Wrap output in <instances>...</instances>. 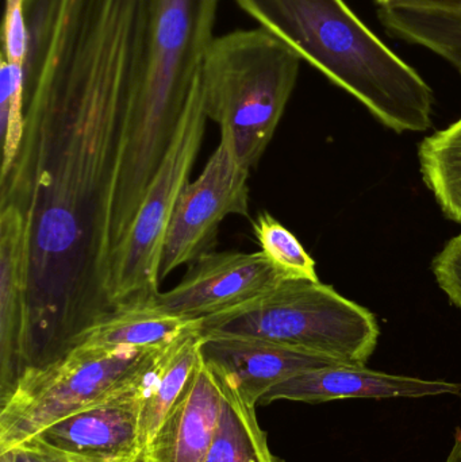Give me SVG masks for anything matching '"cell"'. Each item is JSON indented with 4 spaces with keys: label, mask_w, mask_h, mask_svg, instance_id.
<instances>
[{
    "label": "cell",
    "mask_w": 461,
    "mask_h": 462,
    "mask_svg": "<svg viewBox=\"0 0 461 462\" xmlns=\"http://www.w3.org/2000/svg\"><path fill=\"white\" fill-rule=\"evenodd\" d=\"M2 41V53L8 61L26 64L29 30L24 16L23 0H5Z\"/></svg>",
    "instance_id": "cell-20"
},
{
    "label": "cell",
    "mask_w": 461,
    "mask_h": 462,
    "mask_svg": "<svg viewBox=\"0 0 461 462\" xmlns=\"http://www.w3.org/2000/svg\"><path fill=\"white\" fill-rule=\"evenodd\" d=\"M207 119L199 75L170 148L149 184L129 230L111 255L107 282L111 307L126 299L160 293V265L165 236L179 198L189 183Z\"/></svg>",
    "instance_id": "cell-5"
},
{
    "label": "cell",
    "mask_w": 461,
    "mask_h": 462,
    "mask_svg": "<svg viewBox=\"0 0 461 462\" xmlns=\"http://www.w3.org/2000/svg\"><path fill=\"white\" fill-rule=\"evenodd\" d=\"M106 462H151L149 461L148 456H146L145 449L138 450L134 455L129 456V457L116 458L113 461Z\"/></svg>",
    "instance_id": "cell-25"
},
{
    "label": "cell",
    "mask_w": 461,
    "mask_h": 462,
    "mask_svg": "<svg viewBox=\"0 0 461 462\" xmlns=\"http://www.w3.org/2000/svg\"><path fill=\"white\" fill-rule=\"evenodd\" d=\"M0 462H14L13 449L0 453Z\"/></svg>",
    "instance_id": "cell-26"
},
{
    "label": "cell",
    "mask_w": 461,
    "mask_h": 462,
    "mask_svg": "<svg viewBox=\"0 0 461 462\" xmlns=\"http://www.w3.org/2000/svg\"><path fill=\"white\" fill-rule=\"evenodd\" d=\"M262 29L356 97L397 133L432 125V89L344 0H235Z\"/></svg>",
    "instance_id": "cell-1"
},
{
    "label": "cell",
    "mask_w": 461,
    "mask_h": 462,
    "mask_svg": "<svg viewBox=\"0 0 461 462\" xmlns=\"http://www.w3.org/2000/svg\"><path fill=\"white\" fill-rule=\"evenodd\" d=\"M26 106V70L24 65L8 61L0 54V137L2 168L5 175L15 162L24 133Z\"/></svg>",
    "instance_id": "cell-18"
},
{
    "label": "cell",
    "mask_w": 461,
    "mask_h": 462,
    "mask_svg": "<svg viewBox=\"0 0 461 462\" xmlns=\"http://www.w3.org/2000/svg\"><path fill=\"white\" fill-rule=\"evenodd\" d=\"M382 10L438 11L461 14V0H376Z\"/></svg>",
    "instance_id": "cell-23"
},
{
    "label": "cell",
    "mask_w": 461,
    "mask_h": 462,
    "mask_svg": "<svg viewBox=\"0 0 461 462\" xmlns=\"http://www.w3.org/2000/svg\"><path fill=\"white\" fill-rule=\"evenodd\" d=\"M461 384L446 380L390 374L371 371L365 365H333L297 374L268 391L260 406L273 402L327 403L344 399H421L460 395Z\"/></svg>",
    "instance_id": "cell-11"
},
{
    "label": "cell",
    "mask_w": 461,
    "mask_h": 462,
    "mask_svg": "<svg viewBox=\"0 0 461 462\" xmlns=\"http://www.w3.org/2000/svg\"><path fill=\"white\" fill-rule=\"evenodd\" d=\"M202 336L189 331L171 342L154 371L143 396L140 415V442L145 449L164 422L171 407L183 393L200 358Z\"/></svg>",
    "instance_id": "cell-14"
},
{
    "label": "cell",
    "mask_w": 461,
    "mask_h": 462,
    "mask_svg": "<svg viewBox=\"0 0 461 462\" xmlns=\"http://www.w3.org/2000/svg\"><path fill=\"white\" fill-rule=\"evenodd\" d=\"M379 16L390 34L430 49L461 75V14L383 10Z\"/></svg>",
    "instance_id": "cell-17"
},
{
    "label": "cell",
    "mask_w": 461,
    "mask_h": 462,
    "mask_svg": "<svg viewBox=\"0 0 461 462\" xmlns=\"http://www.w3.org/2000/svg\"><path fill=\"white\" fill-rule=\"evenodd\" d=\"M444 462H461V429L457 428L455 431L454 445L452 449L449 450Z\"/></svg>",
    "instance_id": "cell-24"
},
{
    "label": "cell",
    "mask_w": 461,
    "mask_h": 462,
    "mask_svg": "<svg viewBox=\"0 0 461 462\" xmlns=\"http://www.w3.org/2000/svg\"><path fill=\"white\" fill-rule=\"evenodd\" d=\"M214 374L224 399L218 428L203 462H286L271 450L267 433L257 420L256 406L248 403L232 383Z\"/></svg>",
    "instance_id": "cell-15"
},
{
    "label": "cell",
    "mask_w": 461,
    "mask_h": 462,
    "mask_svg": "<svg viewBox=\"0 0 461 462\" xmlns=\"http://www.w3.org/2000/svg\"><path fill=\"white\" fill-rule=\"evenodd\" d=\"M283 280L286 277L262 250L208 252L191 263L175 288L160 292L159 301L170 314L203 320L243 306Z\"/></svg>",
    "instance_id": "cell-7"
},
{
    "label": "cell",
    "mask_w": 461,
    "mask_h": 462,
    "mask_svg": "<svg viewBox=\"0 0 461 462\" xmlns=\"http://www.w3.org/2000/svg\"><path fill=\"white\" fill-rule=\"evenodd\" d=\"M419 157L425 184L441 210L461 225V118L425 138Z\"/></svg>",
    "instance_id": "cell-16"
},
{
    "label": "cell",
    "mask_w": 461,
    "mask_h": 462,
    "mask_svg": "<svg viewBox=\"0 0 461 462\" xmlns=\"http://www.w3.org/2000/svg\"><path fill=\"white\" fill-rule=\"evenodd\" d=\"M167 346L143 376L107 398L48 426L32 439L78 462L113 461L129 457L143 449L141 407L146 388Z\"/></svg>",
    "instance_id": "cell-8"
},
{
    "label": "cell",
    "mask_w": 461,
    "mask_h": 462,
    "mask_svg": "<svg viewBox=\"0 0 461 462\" xmlns=\"http://www.w3.org/2000/svg\"><path fill=\"white\" fill-rule=\"evenodd\" d=\"M13 452L14 462H78L37 439L22 442L18 447L13 448Z\"/></svg>",
    "instance_id": "cell-22"
},
{
    "label": "cell",
    "mask_w": 461,
    "mask_h": 462,
    "mask_svg": "<svg viewBox=\"0 0 461 462\" xmlns=\"http://www.w3.org/2000/svg\"><path fill=\"white\" fill-rule=\"evenodd\" d=\"M249 173L227 133L197 180L187 184L173 211L164 249L160 279L184 263H191L216 245L226 217L249 218Z\"/></svg>",
    "instance_id": "cell-6"
},
{
    "label": "cell",
    "mask_w": 461,
    "mask_h": 462,
    "mask_svg": "<svg viewBox=\"0 0 461 462\" xmlns=\"http://www.w3.org/2000/svg\"><path fill=\"white\" fill-rule=\"evenodd\" d=\"M30 246L18 208L0 206V398L30 366Z\"/></svg>",
    "instance_id": "cell-9"
},
{
    "label": "cell",
    "mask_w": 461,
    "mask_h": 462,
    "mask_svg": "<svg viewBox=\"0 0 461 462\" xmlns=\"http://www.w3.org/2000/svg\"><path fill=\"white\" fill-rule=\"evenodd\" d=\"M200 331V320L184 319L162 309L159 293L116 303L73 338L72 346L151 349ZM69 347V349H70Z\"/></svg>",
    "instance_id": "cell-13"
},
{
    "label": "cell",
    "mask_w": 461,
    "mask_h": 462,
    "mask_svg": "<svg viewBox=\"0 0 461 462\" xmlns=\"http://www.w3.org/2000/svg\"><path fill=\"white\" fill-rule=\"evenodd\" d=\"M433 273L449 300L461 309V233L436 255Z\"/></svg>",
    "instance_id": "cell-21"
},
{
    "label": "cell",
    "mask_w": 461,
    "mask_h": 462,
    "mask_svg": "<svg viewBox=\"0 0 461 462\" xmlns=\"http://www.w3.org/2000/svg\"><path fill=\"white\" fill-rule=\"evenodd\" d=\"M200 353L219 376L232 383L241 396L256 407L268 391L297 374L341 365L254 337L202 336Z\"/></svg>",
    "instance_id": "cell-10"
},
{
    "label": "cell",
    "mask_w": 461,
    "mask_h": 462,
    "mask_svg": "<svg viewBox=\"0 0 461 462\" xmlns=\"http://www.w3.org/2000/svg\"><path fill=\"white\" fill-rule=\"evenodd\" d=\"M202 336L254 337L346 365H365L379 326L373 312L330 285L286 279L256 299L200 320Z\"/></svg>",
    "instance_id": "cell-3"
},
{
    "label": "cell",
    "mask_w": 461,
    "mask_h": 462,
    "mask_svg": "<svg viewBox=\"0 0 461 462\" xmlns=\"http://www.w3.org/2000/svg\"><path fill=\"white\" fill-rule=\"evenodd\" d=\"M167 345L72 346L54 360L24 369L13 390L0 398V453L134 382Z\"/></svg>",
    "instance_id": "cell-4"
},
{
    "label": "cell",
    "mask_w": 461,
    "mask_h": 462,
    "mask_svg": "<svg viewBox=\"0 0 461 462\" xmlns=\"http://www.w3.org/2000/svg\"><path fill=\"white\" fill-rule=\"evenodd\" d=\"M300 56L265 29L216 37L200 69L206 116L227 133L244 167L259 164L300 75Z\"/></svg>",
    "instance_id": "cell-2"
},
{
    "label": "cell",
    "mask_w": 461,
    "mask_h": 462,
    "mask_svg": "<svg viewBox=\"0 0 461 462\" xmlns=\"http://www.w3.org/2000/svg\"><path fill=\"white\" fill-rule=\"evenodd\" d=\"M221 383L200 353L194 374L176 399L151 444V462H203L218 428Z\"/></svg>",
    "instance_id": "cell-12"
},
{
    "label": "cell",
    "mask_w": 461,
    "mask_h": 462,
    "mask_svg": "<svg viewBox=\"0 0 461 462\" xmlns=\"http://www.w3.org/2000/svg\"><path fill=\"white\" fill-rule=\"evenodd\" d=\"M254 233L262 252L286 279L319 282L316 261L306 252L300 239L271 214L257 216L254 221Z\"/></svg>",
    "instance_id": "cell-19"
}]
</instances>
